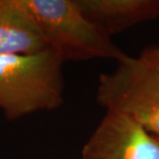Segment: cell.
<instances>
[{
  "label": "cell",
  "instance_id": "8992f818",
  "mask_svg": "<svg viewBox=\"0 0 159 159\" xmlns=\"http://www.w3.org/2000/svg\"><path fill=\"white\" fill-rule=\"evenodd\" d=\"M48 47L19 0H0V56L33 55Z\"/></svg>",
  "mask_w": 159,
  "mask_h": 159
},
{
  "label": "cell",
  "instance_id": "52a82bcc",
  "mask_svg": "<svg viewBox=\"0 0 159 159\" xmlns=\"http://www.w3.org/2000/svg\"><path fill=\"white\" fill-rule=\"evenodd\" d=\"M143 56L147 57L149 59H152L154 61L159 62V48H154V49H149L147 51H145L142 54Z\"/></svg>",
  "mask_w": 159,
  "mask_h": 159
},
{
  "label": "cell",
  "instance_id": "6da1fadb",
  "mask_svg": "<svg viewBox=\"0 0 159 159\" xmlns=\"http://www.w3.org/2000/svg\"><path fill=\"white\" fill-rule=\"evenodd\" d=\"M33 21L48 49L59 59L87 61L129 58L93 22L83 14L77 0H19Z\"/></svg>",
  "mask_w": 159,
  "mask_h": 159
},
{
  "label": "cell",
  "instance_id": "3957f363",
  "mask_svg": "<svg viewBox=\"0 0 159 159\" xmlns=\"http://www.w3.org/2000/svg\"><path fill=\"white\" fill-rule=\"evenodd\" d=\"M96 99L159 139V62L143 55L119 62L116 70L100 75Z\"/></svg>",
  "mask_w": 159,
  "mask_h": 159
},
{
  "label": "cell",
  "instance_id": "277c9868",
  "mask_svg": "<svg viewBox=\"0 0 159 159\" xmlns=\"http://www.w3.org/2000/svg\"><path fill=\"white\" fill-rule=\"evenodd\" d=\"M82 159H159V139L128 117L107 112L83 147Z\"/></svg>",
  "mask_w": 159,
  "mask_h": 159
},
{
  "label": "cell",
  "instance_id": "5b68a950",
  "mask_svg": "<svg viewBox=\"0 0 159 159\" xmlns=\"http://www.w3.org/2000/svg\"><path fill=\"white\" fill-rule=\"evenodd\" d=\"M82 12L107 35L159 18V0H77Z\"/></svg>",
  "mask_w": 159,
  "mask_h": 159
},
{
  "label": "cell",
  "instance_id": "7a4b0ae2",
  "mask_svg": "<svg viewBox=\"0 0 159 159\" xmlns=\"http://www.w3.org/2000/svg\"><path fill=\"white\" fill-rule=\"evenodd\" d=\"M63 62L48 49L0 56V111L8 121L56 110L63 103Z\"/></svg>",
  "mask_w": 159,
  "mask_h": 159
}]
</instances>
